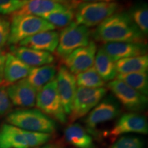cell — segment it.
I'll return each instance as SVG.
<instances>
[{
  "label": "cell",
  "instance_id": "cell-1",
  "mask_svg": "<svg viewBox=\"0 0 148 148\" xmlns=\"http://www.w3.org/2000/svg\"><path fill=\"white\" fill-rule=\"evenodd\" d=\"M96 41L145 43V36L136 26L129 14L116 12L97 25L92 33Z\"/></svg>",
  "mask_w": 148,
  "mask_h": 148
},
{
  "label": "cell",
  "instance_id": "cell-2",
  "mask_svg": "<svg viewBox=\"0 0 148 148\" xmlns=\"http://www.w3.org/2000/svg\"><path fill=\"white\" fill-rule=\"evenodd\" d=\"M9 124L33 132L50 134L57 129L56 122L38 109H22L10 112L6 117Z\"/></svg>",
  "mask_w": 148,
  "mask_h": 148
},
{
  "label": "cell",
  "instance_id": "cell-3",
  "mask_svg": "<svg viewBox=\"0 0 148 148\" xmlns=\"http://www.w3.org/2000/svg\"><path fill=\"white\" fill-rule=\"evenodd\" d=\"M51 134L33 132L10 124L0 127V148H34L45 144Z\"/></svg>",
  "mask_w": 148,
  "mask_h": 148
},
{
  "label": "cell",
  "instance_id": "cell-4",
  "mask_svg": "<svg viewBox=\"0 0 148 148\" xmlns=\"http://www.w3.org/2000/svg\"><path fill=\"white\" fill-rule=\"evenodd\" d=\"M75 22L90 27L97 26L106 18L119 10V4L115 1L78 3L74 8Z\"/></svg>",
  "mask_w": 148,
  "mask_h": 148
},
{
  "label": "cell",
  "instance_id": "cell-5",
  "mask_svg": "<svg viewBox=\"0 0 148 148\" xmlns=\"http://www.w3.org/2000/svg\"><path fill=\"white\" fill-rule=\"evenodd\" d=\"M10 29L8 43L16 45L18 42L37 34L56 27L41 17L34 15H11Z\"/></svg>",
  "mask_w": 148,
  "mask_h": 148
},
{
  "label": "cell",
  "instance_id": "cell-6",
  "mask_svg": "<svg viewBox=\"0 0 148 148\" xmlns=\"http://www.w3.org/2000/svg\"><path fill=\"white\" fill-rule=\"evenodd\" d=\"M90 37V31L88 27L75 21L71 22L59 34L56 53L59 58L64 59L75 49L88 45Z\"/></svg>",
  "mask_w": 148,
  "mask_h": 148
},
{
  "label": "cell",
  "instance_id": "cell-7",
  "mask_svg": "<svg viewBox=\"0 0 148 148\" xmlns=\"http://www.w3.org/2000/svg\"><path fill=\"white\" fill-rule=\"evenodd\" d=\"M36 106L39 110L51 119L66 123L67 116L59 95L56 78L37 92Z\"/></svg>",
  "mask_w": 148,
  "mask_h": 148
},
{
  "label": "cell",
  "instance_id": "cell-8",
  "mask_svg": "<svg viewBox=\"0 0 148 148\" xmlns=\"http://www.w3.org/2000/svg\"><path fill=\"white\" fill-rule=\"evenodd\" d=\"M107 89L104 87L90 88L77 87L69 120L74 123L76 120L86 116L106 95Z\"/></svg>",
  "mask_w": 148,
  "mask_h": 148
},
{
  "label": "cell",
  "instance_id": "cell-9",
  "mask_svg": "<svg viewBox=\"0 0 148 148\" xmlns=\"http://www.w3.org/2000/svg\"><path fill=\"white\" fill-rule=\"evenodd\" d=\"M107 86L116 99L127 110L138 112L147 108V96L140 93L122 81L114 79L109 82Z\"/></svg>",
  "mask_w": 148,
  "mask_h": 148
},
{
  "label": "cell",
  "instance_id": "cell-10",
  "mask_svg": "<svg viewBox=\"0 0 148 148\" xmlns=\"http://www.w3.org/2000/svg\"><path fill=\"white\" fill-rule=\"evenodd\" d=\"M130 133L147 134L148 123L145 116L132 112L123 114L109 132V137L113 140L118 136Z\"/></svg>",
  "mask_w": 148,
  "mask_h": 148
},
{
  "label": "cell",
  "instance_id": "cell-11",
  "mask_svg": "<svg viewBox=\"0 0 148 148\" xmlns=\"http://www.w3.org/2000/svg\"><path fill=\"white\" fill-rule=\"evenodd\" d=\"M120 112L121 110L115 99L111 97L104 99L92 109L86 116L84 123L88 132H94L97 125L115 119Z\"/></svg>",
  "mask_w": 148,
  "mask_h": 148
},
{
  "label": "cell",
  "instance_id": "cell-12",
  "mask_svg": "<svg viewBox=\"0 0 148 148\" xmlns=\"http://www.w3.org/2000/svg\"><path fill=\"white\" fill-rule=\"evenodd\" d=\"M97 49L95 42L90 40L88 45L75 49L63 59L64 65L73 75L86 71L93 66Z\"/></svg>",
  "mask_w": 148,
  "mask_h": 148
},
{
  "label": "cell",
  "instance_id": "cell-13",
  "mask_svg": "<svg viewBox=\"0 0 148 148\" xmlns=\"http://www.w3.org/2000/svg\"><path fill=\"white\" fill-rule=\"evenodd\" d=\"M56 80L64 112L66 115H69L77 89L75 76L63 64L57 70Z\"/></svg>",
  "mask_w": 148,
  "mask_h": 148
},
{
  "label": "cell",
  "instance_id": "cell-14",
  "mask_svg": "<svg viewBox=\"0 0 148 148\" xmlns=\"http://www.w3.org/2000/svg\"><path fill=\"white\" fill-rule=\"evenodd\" d=\"M6 90L11 102L14 106L21 108H32L36 106L38 92L26 78L8 86Z\"/></svg>",
  "mask_w": 148,
  "mask_h": 148
},
{
  "label": "cell",
  "instance_id": "cell-15",
  "mask_svg": "<svg viewBox=\"0 0 148 148\" xmlns=\"http://www.w3.org/2000/svg\"><path fill=\"white\" fill-rule=\"evenodd\" d=\"M101 47L114 62L121 59L147 54V45L140 42H106Z\"/></svg>",
  "mask_w": 148,
  "mask_h": 148
},
{
  "label": "cell",
  "instance_id": "cell-16",
  "mask_svg": "<svg viewBox=\"0 0 148 148\" xmlns=\"http://www.w3.org/2000/svg\"><path fill=\"white\" fill-rule=\"evenodd\" d=\"M32 66L24 63L11 53H7L3 71V80L1 86H8L28 76Z\"/></svg>",
  "mask_w": 148,
  "mask_h": 148
},
{
  "label": "cell",
  "instance_id": "cell-17",
  "mask_svg": "<svg viewBox=\"0 0 148 148\" xmlns=\"http://www.w3.org/2000/svg\"><path fill=\"white\" fill-rule=\"evenodd\" d=\"M59 33L54 30L38 32L18 42V45L36 50L55 52L58 44Z\"/></svg>",
  "mask_w": 148,
  "mask_h": 148
},
{
  "label": "cell",
  "instance_id": "cell-18",
  "mask_svg": "<svg viewBox=\"0 0 148 148\" xmlns=\"http://www.w3.org/2000/svg\"><path fill=\"white\" fill-rule=\"evenodd\" d=\"M10 50L11 53L32 67L51 64L55 60L54 56L51 53L23 46L13 45L10 47Z\"/></svg>",
  "mask_w": 148,
  "mask_h": 148
},
{
  "label": "cell",
  "instance_id": "cell-19",
  "mask_svg": "<svg viewBox=\"0 0 148 148\" xmlns=\"http://www.w3.org/2000/svg\"><path fill=\"white\" fill-rule=\"evenodd\" d=\"M70 7L51 0H28L21 9L11 15H34L42 16L51 12L63 10Z\"/></svg>",
  "mask_w": 148,
  "mask_h": 148
},
{
  "label": "cell",
  "instance_id": "cell-20",
  "mask_svg": "<svg viewBox=\"0 0 148 148\" xmlns=\"http://www.w3.org/2000/svg\"><path fill=\"white\" fill-rule=\"evenodd\" d=\"M66 141L75 148H97L90 132L77 123H71L64 130Z\"/></svg>",
  "mask_w": 148,
  "mask_h": 148
},
{
  "label": "cell",
  "instance_id": "cell-21",
  "mask_svg": "<svg viewBox=\"0 0 148 148\" xmlns=\"http://www.w3.org/2000/svg\"><path fill=\"white\" fill-rule=\"evenodd\" d=\"M57 70L56 66L53 64L35 66L32 68L26 79L38 92L44 86L55 79Z\"/></svg>",
  "mask_w": 148,
  "mask_h": 148
},
{
  "label": "cell",
  "instance_id": "cell-22",
  "mask_svg": "<svg viewBox=\"0 0 148 148\" xmlns=\"http://www.w3.org/2000/svg\"><path fill=\"white\" fill-rule=\"evenodd\" d=\"M93 66L105 82H110L116 78L117 71L115 62L109 57L101 47L96 52Z\"/></svg>",
  "mask_w": 148,
  "mask_h": 148
},
{
  "label": "cell",
  "instance_id": "cell-23",
  "mask_svg": "<svg viewBox=\"0 0 148 148\" xmlns=\"http://www.w3.org/2000/svg\"><path fill=\"white\" fill-rule=\"evenodd\" d=\"M115 66L117 74L147 72L148 56L145 54L121 59L115 62Z\"/></svg>",
  "mask_w": 148,
  "mask_h": 148
},
{
  "label": "cell",
  "instance_id": "cell-24",
  "mask_svg": "<svg viewBox=\"0 0 148 148\" xmlns=\"http://www.w3.org/2000/svg\"><path fill=\"white\" fill-rule=\"evenodd\" d=\"M137 90L140 93L147 96L148 94L147 72L132 73L116 75V78Z\"/></svg>",
  "mask_w": 148,
  "mask_h": 148
},
{
  "label": "cell",
  "instance_id": "cell-25",
  "mask_svg": "<svg viewBox=\"0 0 148 148\" xmlns=\"http://www.w3.org/2000/svg\"><path fill=\"white\" fill-rule=\"evenodd\" d=\"M76 84L78 87L97 88L104 87L106 82L99 76L92 66V67L76 74Z\"/></svg>",
  "mask_w": 148,
  "mask_h": 148
},
{
  "label": "cell",
  "instance_id": "cell-26",
  "mask_svg": "<svg viewBox=\"0 0 148 148\" xmlns=\"http://www.w3.org/2000/svg\"><path fill=\"white\" fill-rule=\"evenodd\" d=\"M129 15L136 26L146 36L148 33V8L147 3H139L131 8Z\"/></svg>",
  "mask_w": 148,
  "mask_h": 148
},
{
  "label": "cell",
  "instance_id": "cell-27",
  "mask_svg": "<svg viewBox=\"0 0 148 148\" xmlns=\"http://www.w3.org/2000/svg\"><path fill=\"white\" fill-rule=\"evenodd\" d=\"M41 18L50 23L55 27L64 28L73 21L75 18L74 8H66L63 10L51 12Z\"/></svg>",
  "mask_w": 148,
  "mask_h": 148
},
{
  "label": "cell",
  "instance_id": "cell-28",
  "mask_svg": "<svg viewBox=\"0 0 148 148\" xmlns=\"http://www.w3.org/2000/svg\"><path fill=\"white\" fill-rule=\"evenodd\" d=\"M110 148H143V143L137 136L123 135L114 142Z\"/></svg>",
  "mask_w": 148,
  "mask_h": 148
},
{
  "label": "cell",
  "instance_id": "cell-29",
  "mask_svg": "<svg viewBox=\"0 0 148 148\" xmlns=\"http://www.w3.org/2000/svg\"><path fill=\"white\" fill-rule=\"evenodd\" d=\"M26 3L23 0H0V14H12L18 11Z\"/></svg>",
  "mask_w": 148,
  "mask_h": 148
},
{
  "label": "cell",
  "instance_id": "cell-30",
  "mask_svg": "<svg viewBox=\"0 0 148 148\" xmlns=\"http://www.w3.org/2000/svg\"><path fill=\"white\" fill-rule=\"evenodd\" d=\"M12 103L8 97L6 88L0 86V116L10 112Z\"/></svg>",
  "mask_w": 148,
  "mask_h": 148
},
{
  "label": "cell",
  "instance_id": "cell-31",
  "mask_svg": "<svg viewBox=\"0 0 148 148\" xmlns=\"http://www.w3.org/2000/svg\"><path fill=\"white\" fill-rule=\"evenodd\" d=\"M10 29V21L5 18L0 17V48L1 49L8 43Z\"/></svg>",
  "mask_w": 148,
  "mask_h": 148
},
{
  "label": "cell",
  "instance_id": "cell-32",
  "mask_svg": "<svg viewBox=\"0 0 148 148\" xmlns=\"http://www.w3.org/2000/svg\"><path fill=\"white\" fill-rule=\"evenodd\" d=\"M7 53L0 48V86L2 84L3 80V71H4L5 62L6 60Z\"/></svg>",
  "mask_w": 148,
  "mask_h": 148
},
{
  "label": "cell",
  "instance_id": "cell-33",
  "mask_svg": "<svg viewBox=\"0 0 148 148\" xmlns=\"http://www.w3.org/2000/svg\"><path fill=\"white\" fill-rule=\"evenodd\" d=\"M51 1H53L55 2H57L60 4L65 5V6L70 7V8H75V5L73 4V3H72L70 0H51Z\"/></svg>",
  "mask_w": 148,
  "mask_h": 148
},
{
  "label": "cell",
  "instance_id": "cell-34",
  "mask_svg": "<svg viewBox=\"0 0 148 148\" xmlns=\"http://www.w3.org/2000/svg\"><path fill=\"white\" fill-rule=\"evenodd\" d=\"M83 2H98V1H105V2H110L114 0H82Z\"/></svg>",
  "mask_w": 148,
  "mask_h": 148
},
{
  "label": "cell",
  "instance_id": "cell-35",
  "mask_svg": "<svg viewBox=\"0 0 148 148\" xmlns=\"http://www.w3.org/2000/svg\"><path fill=\"white\" fill-rule=\"evenodd\" d=\"M40 148H60V147H58V145H52V144H47V145H45Z\"/></svg>",
  "mask_w": 148,
  "mask_h": 148
},
{
  "label": "cell",
  "instance_id": "cell-36",
  "mask_svg": "<svg viewBox=\"0 0 148 148\" xmlns=\"http://www.w3.org/2000/svg\"><path fill=\"white\" fill-rule=\"evenodd\" d=\"M70 1H71L72 3H75V2L77 3V1H78V0H70Z\"/></svg>",
  "mask_w": 148,
  "mask_h": 148
},
{
  "label": "cell",
  "instance_id": "cell-37",
  "mask_svg": "<svg viewBox=\"0 0 148 148\" xmlns=\"http://www.w3.org/2000/svg\"><path fill=\"white\" fill-rule=\"evenodd\" d=\"M23 1H28V0H23Z\"/></svg>",
  "mask_w": 148,
  "mask_h": 148
}]
</instances>
